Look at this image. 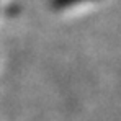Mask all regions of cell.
<instances>
[{
	"label": "cell",
	"instance_id": "6da1fadb",
	"mask_svg": "<svg viewBox=\"0 0 121 121\" xmlns=\"http://www.w3.org/2000/svg\"><path fill=\"white\" fill-rule=\"evenodd\" d=\"M82 0H52V7L54 8H65V7H70V5H75Z\"/></svg>",
	"mask_w": 121,
	"mask_h": 121
}]
</instances>
